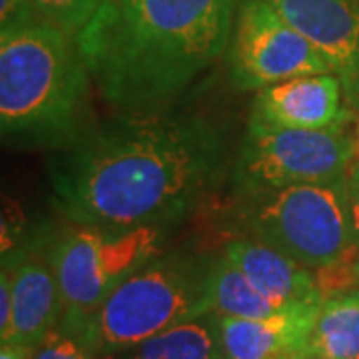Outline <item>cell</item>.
<instances>
[{
  "instance_id": "cell-2",
  "label": "cell",
  "mask_w": 359,
  "mask_h": 359,
  "mask_svg": "<svg viewBox=\"0 0 359 359\" xmlns=\"http://www.w3.org/2000/svg\"><path fill=\"white\" fill-rule=\"evenodd\" d=\"M236 8V0H106L74 44L110 106L166 110L226 50Z\"/></svg>"
},
{
  "instance_id": "cell-8",
  "label": "cell",
  "mask_w": 359,
  "mask_h": 359,
  "mask_svg": "<svg viewBox=\"0 0 359 359\" xmlns=\"http://www.w3.org/2000/svg\"><path fill=\"white\" fill-rule=\"evenodd\" d=\"M228 62L242 90H262L308 74H335L332 62L266 0L238 2Z\"/></svg>"
},
{
  "instance_id": "cell-21",
  "label": "cell",
  "mask_w": 359,
  "mask_h": 359,
  "mask_svg": "<svg viewBox=\"0 0 359 359\" xmlns=\"http://www.w3.org/2000/svg\"><path fill=\"white\" fill-rule=\"evenodd\" d=\"M344 186H346L347 210H349V219H351L353 242L359 250V156L351 162V166L347 170Z\"/></svg>"
},
{
  "instance_id": "cell-11",
  "label": "cell",
  "mask_w": 359,
  "mask_h": 359,
  "mask_svg": "<svg viewBox=\"0 0 359 359\" xmlns=\"http://www.w3.org/2000/svg\"><path fill=\"white\" fill-rule=\"evenodd\" d=\"M320 306L297 304L256 320L219 318L224 359H309V334Z\"/></svg>"
},
{
  "instance_id": "cell-15",
  "label": "cell",
  "mask_w": 359,
  "mask_h": 359,
  "mask_svg": "<svg viewBox=\"0 0 359 359\" xmlns=\"http://www.w3.org/2000/svg\"><path fill=\"white\" fill-rule=\"evenodd\" d=\"M118 355L122 359H224L219 316L210 311L178 323Z\"/></svg>"
},
{
  "instance_id": "cell-18",
  "label": "cell",
  "mask_w": 359,
  "mask_h": 359,
  "mask_svg": "<svg viewBox=\"0 0 359 359\" xmlns=\"http://www.w3.org/2000/svg\"><path fill=\"white\" fill-rule=\"evenodd\" d=\"M32 359H96L82 337L62 327H54L36 347Z\"/></svg>"
},
{
  "instance_id": "cell-25",
  "label": "cell",
  "mask_w": 359,
  "mask_h": 359,
  "mask_svg": "<svg viewBox=\"0 0 359 359\" xmlns=\"http://www.w3.org/2000/svg\"><path fill=\"white\" fill-rule=\"evenodd\" d=\"M358 142H359V126H358Z\"/></svg>"
},
{
  "instance_id": "cell-13",
  "label": "cell",
  "mask_w": 359,
  "mask_h": 359,
  "mask_svg": "<svg viewBox=\"0 0 359 359\" xmlns=\"http://www.w3.org/2000/svg\"><path fill=\"white\" fill-rule=\"evenodd\" d=\"M224 256L242 269L259 292L282 304L295 306L323 302L313 269L259 240H233L226 245Z\"/></svg>"
},
{
  "instance_id": "cell-22",
  "label": "cell",
  "mask_w": 359,
  "mask_h": 359,
  "mask_svg": "<svg viewBox=\"0 0 359 359\" xmlns=\"http://www.w3.org/2000/svg\"><path fill=\"white\" fill-rule=\"evenodd\" d=\"M39 346H25V344H2L0 359H32Z\"/></svg>"
},
{
  "instance_id": "cell-9",
  "label": "cell",
  "mask_w": 359,
  "mask_h": 359,
  "mask_svg": "<svg viewBox=\"0 0 359 359\" xmlns=\"http://www.w3.org/2000/svg\"><path fill=\"white\" fill-rule=\"evenodd\" d=\"M332 62L347 100L359 90V0H266Z\"/></svg>"
},
{
  "instance_id": "cell-6",
  "label": "cell",
  "mask_w": 359,
  "mask_h": 359,
  "mask_svg": "<svg viewBox=\"0 0 359 359\" xmlns=\"http://www.w3.org/2000/svg\"><path fill=\"white\" fill-rule=\"evenodd\" d=\"M164 230L160 226L118 231L78 226L48 242L46 252L62 302L58 327L80 335L120 283L162 254Z\"/></svg>"
},
{
  "instance_id": "cell-19",
  "label": "cell",
  "mask_w": 359,
  "mask_h": 359,
  "mask_svg": "<svg viewBox=\"0 0 359 359\" xmlns=\"http://www.w3.org/2000/svg\"><path fill=\"white\" fill-rule=\"evenodd\" d=\"M44 22L32 0H0V32Z\"/></svg>"
},
{
  "instance_id": "cell-26",
  "label": "cell",
  "mask_w": 359,
  "mask_h": 359,
  "mask_svg": "<svg viewBox=\"0 0 359 359\" xmlns=\"http://www.w3.org/2000/svg\"><path fill=\"white\" fill-rule=\"evenodd\" d=\"M295 359H308V358H295Z\"/></svg>"
},
{
  "instance_id": "cell-17",
  "label": "cell",
  "mask_w": 359,
  "mask_h": 359,
  "mask_svg": "<svg viewBox=\"0 0 359 359\" xmlns=\"http://www.w3.org/2000/svg\"><path fill=\"white\" fill-rule=\"evenodd\" d=\"M40 18L56 26L72 40L90 25L106 0H32Z\"/></svg>"
},
{
  "instance_id": "cell-14",
  "label": "cell",
  "mask_w": 359,
  "mask_h": 359,
  "mask_svg": "<svg viewBox=\"0 0 359 359\" xmlns=\"http://www.w3.org/2000/svg\"><path fill=\"white\" fill-rule=\"evenodd\" d=\"M205 299H208V309L212 313H218L219 318L256 320L292 308L259 292L245 278L244 271L233 266L226 256L212 259L208 266Z\"/></svg>"
},
{
  "instance_id": "cell-4",
  "label": "cell",
  "mask_w": 359,
  "mask_h": 359,
  "mask_svg": "<svg viewBox=\"0 0 359 359\" xmlns=\"http://www.w3.org/2000/svg\"><path fill=\"white\" fill-rule=\"evenodd\" d=\"M208 266L184 254L156 256L104 299L78 337L96 358H114L168 327L210 313Z\"/></svg>"
},
{
  "instance_id": "cell-3",
  "label": "cell",
  "mask_w": 359,
  "mask_h": 359,
  "mask_svg": "<svg viewBox=\"0 0 359 359\" xmlns=\"http://www.w3.org/2000/svg\"><path fill=\"white\" fill-rule=\"evenodd\" d=\"M90 72L74 40L48 22L0 32L4 140L60 150L92 128Z\"/></svg>"
},
{
  "instance_id": "cell-27",
  "label": "cell",
  "mask_w": 359,
  "mask_h": 359,
  "mask_svg": "<svg viewBox=\"0 0 359 359\" xmlns=\"http://www.w3.org/2000/svg\"><path fill=\"white\" fill-rule=\"evenodd\" d=\"M353 359H359V355H358V358H353Z\"/></svg>"
},
{
  "instance_id": "cell-23",
  "label": "cell",
  "mask_w": 359,
  "mask_h": 359,
  "mask_svg": "<svg viewBox=\"0 0 359 359\" xmlns=\"http://www.w3.org/2000/svg\"><path fill=\"white\" fill-rule=\"evenodd\" d=\"M349 104H353L355 108H359V90L353 94V96H351V98H349Z\"/></svg>"
},
{
  "instance_id": "cell-1",
  "label": "cell",
  "mask_w": 359,
  "mask_h": 359,
  "mask_svg": "<svg viewBox=\"0 0 359 359\" xmlns=\"http://www.w3.org/2000/svg\"><path fill=\"white\" fill-rule=\"evenodd\" d=\"M224 158L205 118L132 112L56 150L48 174L54 204L76 226L166 228L218 184Z\"/></svg>"
},
{
  "instance_id": "cell-20",
  "label": "cell",
  "mask_w": 359,
  "mask_h": 359,
  "mask_svg": "<svg viewBox=\"0 0 359 359\" xmlns=\"http://www.w3.org/2000/svg\"><path fill=\"white\" fill-rule=\"evenodd\" d=\"M13 306V266H11V262L2 259V271H0V341H4L11 334Z\"/></svg>"
},
{
  "instance_id": "cell-24",
  "label": "cell",
  "mask_w": 359,
  "mask_h": 359,
  "mask_svg": "<svg viewBox=\"0 0 359 359\" xmlns=\"http://www.w3.org/2000/svg\"><path fill=\"white\" fill-rule=\"evenodd\" d=\"M355 269H358V278H359V257H358V262H355Z\"/></svg>"
},
{
  "instance_id": "cell-5",
  "label": "cell",
  "mask_w": 359,
  "mask_h": 359,
  "mask_svg": "<svg viewBox=\"0 0 359 359\" xmlns=\"http://www.w3.org/2000/svg\"><path fill=\"white\" fill-rule=\"evenodd\" d=\"M242 222L250 238L280 250L318 271L358 259L346 186L295 184L245 196Z\"/></svg>"
},
{
  "instance_id": "cell-12",
  "label": "cell",
  "mask_w": 359,
  "mask_h": 359,
  "mask_svg": "<svg viewBox=\"0 0 359 359\" xmlns=\"http://www.w3.org/2000/svg\"><path fill=\"white\" fill-rule=\"evenodd\" d=\"M13 266V325L2 344L39 346L60 323L62 302L48 252H2Z\"/></svg>"
},
{
  "instance_id": "cell-16",
  "label": "cell",
  "mask_w": 359,
  "mask_h": 359,
  "mask_svg": "<svg viewBox=\"0 0 359 359\" xmlns=\"http://www.w3.org/2000/svg\"><path fill=\"white\" fill-rule=\"evenodd\" d=\"M309 359H353L359 355V290L321 302L308 341Z\"/></svg>"
},
{
  "instance_id": "cell-7",
  "label": "cell",
  "mask_w": 359,
  "mask_h": 359,
  "mask_svg": "<svg viewBox=\"0 0 359 359\" xmlns=\"http://www.w3.org/2000/svg\"><path fill=\"white\" fill-rule=\"evenodd\" d=\"M358 156V134L346 128H282L248 120L233 182L244 196L295 184H332L346 180Z\"/></svg>"
},
{
  "instance_id": "cell-10",
  "label": "cell",
  "mask_w": 359,
  "mask_h": 359,
  "mask_svg": "<svg viewBox=\"0 0 359 359\" xmlns=\"http://www.w3.org/2000/svg\"><path fill=\"white\" fill-rule=\"evenodd\" d=\"M337 74H308L257 90L250 120L299 130L347 128L351 112Z\"/></svg>"
}]
</instances>
